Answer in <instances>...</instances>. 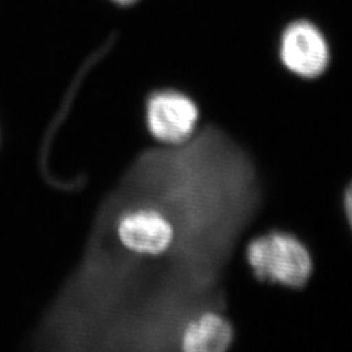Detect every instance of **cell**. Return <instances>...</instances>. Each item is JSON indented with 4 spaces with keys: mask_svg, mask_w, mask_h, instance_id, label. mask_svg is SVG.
<instances>
[{
    "mask_svg": "<svg viewBox=\"0 0 352 352\" xmlns=\"http://www.w3.org/2000/svg\"><path fill=\"white\" fill-rule=\"evenodd\" d=\"M244 258L261 283L302 289L314 273V258L305 243L282 230L252 238L245 244Z\"/></svg>",
    "mask_w": 352,
    "mask_h": 352,
    "instance_id": "cell-1",
    "label": "cell"
},
{
    "mask_svg": "<svg viewBox=\"0 0 352 352\" xmlns=\"http://www.w3.org/2000/svg\"><path fill=\"white\" fill-rule=\"evenodd\" d=\"M199 103L184 91L162 89L153 91L145 104V122L151 138L170 146H182L199 129Z\"/></svg>",
    "mask_w": 352,
    "mask_h": 352,
    "instance_id": "cell-3",
    "label": "cell"
},
{
    "mask_svg": "<svg viewBox=\"0 0 352 352\" xmlns=\"http://www.w3.org/2000/svg\"><path fill=\"white\" fill-rule=\"evenodd\" d=\"M342 206H343V213H344L346 221L349 223L352 234V180L343 190Z\"/></svg>",
    "mask_w": 352,
    "mask_h": 352,
    "instance_id": "cell-6",
    "label": "cell"
},
{
    "mask_svg": "<svg viewBox=\"0 0 352 352\" xmlns=\"http://www.w3.org/2000/svg\"><path fill=\"white\" fill-rule=\"evenodd\" d=\"M115 1H118V3H122V4H128V3H132L133 0H115Z\"/></svg>",
    "mask_w": 352,
    "mask_h": 352,
    "instance_id": "cell-7",
    "label": "cell"
},
{
    "mask_svg": "<svg viewBox=\"0 0 352 352\" xmlns=\"http://www.w3.org/2000/svg\"><path fill=\"white\" fill-rule=\"evenodd\" d=\"M279 60L291 75L315 81L327 74L331 54L322 32L311 21L298 20L280 36Z\"/></svg>",
    "mask_w": 352,
    "mask_h": 352,
    "instance_id": "cell-4",
    "label": "cell"
},
{
    "mask_svg": "<svg viewBox=\"0 0 352 352\" xmlns=\"http://www.w3.org/2000/svg\"><path fill=\"white\" fill-rule=\"evenodd\" d=\"M113 223L120 248L132 258H160L175 245V225L162 206H126Z\"/></svg>",
    "mask_w": 352,
    "mask_h": 352,
    "instance_id": "cell-2",
    "label": "cell"
},
{
    "mask_svg": "<svg viewBox=\"0 0 352 352\" xmlns=\"http://www.w3.org/2000/svg\"><path fill=\"white\" fill-rule=\"evenodd\" d=\"M234 338V327L226 316L217 309H202L182 325L177 343L184 352H226Z\"/></svg>",
    "mask_w": 352,
    "mask_h": 352,
    "instance_id": "cell-5",
    "label": "cell"
}]
</instances>
